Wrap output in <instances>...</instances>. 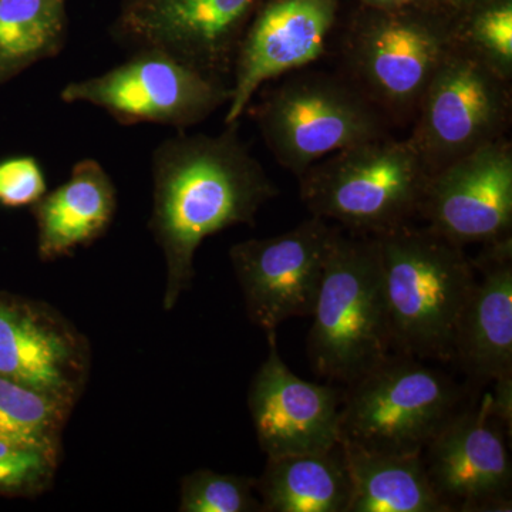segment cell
Masks as SVG:
<instances>
[{"label":"cell","instance_id":"6da1fadb","mask_svg":"<svg viewBox=\"0 0 512 512\" xmlns=\"http://www.w3.org/2000/svg\"><path fill=\"white\" fill-rule=\"evenodd\" d=\"M237 124L220 136L178 134L154 151L150 231L167 268L164 311L190 291L204 239L234 225L252 227L262 205L279 194L238 137Z\"/></svg>","mask_w":512,"mask_h":512},{"label":"cell","instance_id":"7a4b0ae2","mask_svg":"<svg viewBox=\"0 0 512 512\" xmlns=\"http://www.w3.org/2000/svg\"><path fill=\"white\" fill-rule=\"evenodd\" d=\"M377 239L392 352L453 362L458 322L476 285L473 262L427 227L410 224Z\"/></svg>","mask_w":512,"mask_h":512},{"label":"cell","instance_id":"3957f363","mask_svg":"<svg viewBox=\"0 0 512 512\" xmlns=\"http://www.w3.org/2000/svg\"><path fill=\"white\" fill-rule=\"evenodd\" d=\"M312 316L309 362L329 382L352 383L392 353L377 237L336 227Z\"/></svg>","mask_w":512,"mask_h":512},{"label":"cell","instance_id":"277c9868","mask_svg":"<svg viewBox=\"0 0 512 512\" xmlns=\"http://www.w3.org/2000/svg\"><path fill=\"white\" fill-rule=\"evenodd\" d=\"M457 42L453 9L363 6L343 35L340 52L346 79L390 123H407Z\"/></svg>","mask_w":512,"mask_h":512},{"label":"cell","instance_id":"5b68a950","mask_svg":"<svg viewBox=\"0 0 512 512\" xmlns=\"http://www.w3.org/2000/svg\"><path fill=\"white\" fill-rule=\"evenodd\" d=\"M299 178L313 217L357 235L380 237L413 224L430 174L409 140L392 136L342 148Z\"/></svg>","mask_w":512,"mask_h":512},{"label":"cell","instance_id":"8992f818","mask_svg":"<svg viewBox=\"0 0 512 512\" xmlns=\"http://www.w3.org/2000/svg\"><path fill=\"white\" fill-rule=\"evenodd\" d=\"M468 393L417 357L392 352L343 390L339 443L389 454H421L461 410Z\"/></svg>","mask_w":512,"mask_h":512},{"label":"cell","instance_id":"52a82bcc","mask_svg":"<svg viewBox=\"0 0 512 512\" xmlns=\"http://www.w3.org/2000/svg\"><path fill=\"white\" fill-rule=\"evenodd\" d=\"M255 120L278 164L301 177L322 158L389 136V123L345 76L296 70L256 104Z\"/></svg>","mask_w":512,"mask_h":512},{"label":"cell","instance_id":"ba28073f","mask_svg":"<svg viewBox=\"0 0 512 512\" xmlns=\"http://www.w3.org/2000/svg\"><path fill=\"white\" fill-rule=\"evenodd\" d=\"M511 82L457 42L420 101L407 138L429 174L505 138Z\"/></svg>","mask_w":512,"mask_h":512},{"label":"cell","instance_id":"9c48e42d","mask_svg":"<svg viewBox=\"0 0 512 512\" xmlns=\"http://www.w3.org/2000/svg\"><path fill=\"white\" fill-rule=\"evenodd\" d=\"M60 99L103 109L124 126L187 128L227 106L229 86L165 50L144 47L109 72L72 82Z\"/></svg>","mask_w":512,"mask_h":512},{"label":"cell","instance_id":"30bf717a","mask_svg":"<svg viewBox=\"0 0 512 512\" xmlns=\"http://www.w3.org/2000/svg\"><path fill=\"white\" fill-rule=\"evenodd\" d=\"M336 227L319 217L264 239L229 249L245 311L255 326L271 332L285 320L312 316Z\"/></svg>","mask_w":512,"mask_h":512},{"label":"cell","instance_id":"8fae6325","mask_svg":"<svg viewBox=\"0 0 512 512\" xmlns=\"http://www.w3.org/2000/svg\"><path fill=\"white\" fill-rule=\"evenodd\" d=\"M339 0H268L239 42L225 126L237 124L265 83L306 69L328 50Z\"/></svg>","mask_w":512,"mask_h":512},{"label":"cell","instance_id":"7c38bea8","mask_svg":"<svg viewBox=\"0 0 512 512\" xmlns=\"http://www.w3.org/2000/svg\"><path fill=\"white\" fill-rule=\"evenodd\" d=\"M504 427L491 416L488 394L466 407L421 453L431 488L448 511H511L512 468Z\"/></svg>","mask_w":512,"mask_h":512},{"label":"cell","instance_id":"4fadbf2b","mask_svg":"<svg viewBox=\"0 0 512 512\" xmlns=\"http://www.w3.org/2000/svg\"><path fill=\"white\" fill-rule=\"evenodd\" d=\"M419 217L463 248L512 238L510 141L501 138L431 174Z\"/></svg>","mask_w":512,"mask_h":512},{"label":"cell","instance_id":"5bb4252c","mask_svg":"<svg viewBox=\"0 0 512 512\" xmlns=\"http://www.w3.org/2000/svg\"><path fill=\"white\" fill-rule=\"evenodd\" d=\"M259 6L261 0H136L120 30L140 49L165 50L225 82Z\"/></svg>","mask_w":512,"mask_h":512},{"label":"cell","instance_id":"9a60e30c","mask_svg":"<svg viewBox=\"0 0 512 512\" xmlns=\"http://www.w3.org/2000/svg\"><path fill=\"white\" fill-rule=\"evenodd\" d=\"M89 369V343L59 312L0 295V376L74 406Z\"/></svg>","mask_w":512,"mask_h":512},{"label":"cell","instance_id":"2e32d148","mask_svg":"<svg viewBox=\"0 0 512 512\" xmlns=\"http://www.w3.org/2000/svg\"><path fill=\"white\" fill-rule=\"evenodd\" d=\"M269 353L256 370L248 406L266 457L319 453L339 444L343 390L306 382L279 355L276 330L266 332Z\"/></svg>","mask_w":512,"mask_h":512},{"label":"cell","instance_id":"e0dca14e","mask_svg":"<svg viewBox=\"0 0 512 512\" xmlns=\"http://www.w3.org/2000/svg\"><path fill=\"white\" fill-rule=\"evenodd\" d=\"M480 272L458 322L453 362L467 386L512 376V238L484 245L471 259Z\"/></svg>","mask_w":512,"mask_h":512},{"label":"cell","instance_id":"ac0fdd59","mask_svg":"<svg viewBox=\"0 0 512 512\" xmlns=\"http://www.w3.org/2000/svg\"><path fill=\"white\" fill-rule=\"evenodd\" d=\"M117 211V190L93 158L74 164L69 180L32 205L37 255L52 262L106 234Z\"/></svg>","mask_w":512,"mask_h":512},{"label":"cell","instance_id":"d6986e66","mask_svg":"<svg viewBox=\"0 0 512 512\" xmlns=\"http://www.w3.org/2000/svg\"><path fill=\"white\" fill-rule=\"evenodd\" d=\"M255 490L265 512H348L352 484L342 444L268 458Z\"/></svg>","mask_w":512,"mask_h":512},{"label":"cell","instance_id":"ffe728a7","mask_svg":"<svg viewBox=\"0 0 512 512\" xmlns=\"http://www.w3.org/2000/svg\"><path fill=\"white\" fill-rule=\"evenodd\" d=\"M340 444L352 484L348 512H450L431 488L421 454Z\"/></svg>","mask_w":512,"mask_h":512},{"label":"cell","instance_id":"44dd1931","mask_svg":"<svg viewBox=\"0 0 512 512\" xmlns=\"http://www.w3.org/2000/svg\"><path fill=\"white\" fill-rule=\"evenodd\" d=\"M63 0H0V86L63 49Z\"/></svg>","mask_w":512,"mask_h":512},{"label":"cell","instance_id":"7402d4cb","mask_svg":"<svg viewBox=\"0 0 512 512\" xmlns=\"http://www.w3.org/2000/svg\"><path fill=\"white\" fill-rule=\"evenodd\" d=\"M73 406L0 376V440L60 453Z\"/></svg>","mask_w":512,"mask_h":512},{"label":"cell","instance_id":"603a6c76","mask_svg":"<svg viewBox=\"0 0 512 512\" xmlns=\"http://www.w3.org/2000/svg\"><path fill=\"white\" fill-rule=\"evenodd\" d=\"M457 40L511 82L512 0H487L457 13Z\"/></svg>","mask_w":512,"mask_h":512},{"label":"cell","instance_id":"cb8c5ba5","mask_svg":"<svg viewBox=\"0 0 512 512\" xmlns=\"http://www.w3.org/2000/svg\"><path fill=\"white\" fill-rule=\"evenodd\" d=\"M256 478L197 470L181 481V512H261Z\"/></svg>","mask_w":512,"mask_h":512},{"label":"cell","instance_id":"d4e9b609","mask_svg":"<svg viewBox=\"0 0 512 512\" xmlns=\"http://www.w3.org/2000/svg\"><path fill=\"white\" fill-rule=\"evenodd\" d=\"M60 453L0 440V495L46 490L55 477Z\"/></svg>","mask_w":512,"mask_h":512},{"label":"cell","instance_id":"484cf974","mask_svg":"<svg viewBox=\"0 0 512 512\" xmlns=\"http://www.w3.org/2000/svg\"><path fill=\"white\" fill-rule=\"evenodd\" d=\"M47 192L42 165L32 156L0 160V207H32Z\"/></svg>","mask_w":512,"mask_h":512},{"label":"cell","instance_id":"4316f807","mask_svg":"<svg viewBox=\"0 0 512 512\" xmlns=\"http://www.w3.org/2000/svg\"><path fill=\"white\" fill-rule=\"evenodd\" d=\"M488 407H490L491 416L511 431L512 376L494 382V393L488 394Z\"/></svg>","mask_w":512,"mask_h":512},{"label":"cell","instance_id":"83f0119b","mask_svg":"<svg viewBox=\"0 0 512 512\" xmlns=\"http://www.w3.org/2000/svg\"><path fill=\"white\" fill-rule=\"evenodd\" d=\"M363 6L373 9L397 10L410 8H447L446 0H360ZM456 12V10H454Z\"/></svg>","mask_w":512,"mask_h":512},{"label":"cell","instance_id":"f1b7e54d","mask_svg":"<svg viewBox=\"0 0 512 512\" xmlns=\"http://www.w3.org/2000/svg\"><path fill=\"white\" fill-rule=\"evenodd\" d=\"M484 2H487V0H446L447 5L456 10L457 13L467 12V10Z\"/></svg>","mask_w":512,"mask_h":512}]
</instances>
